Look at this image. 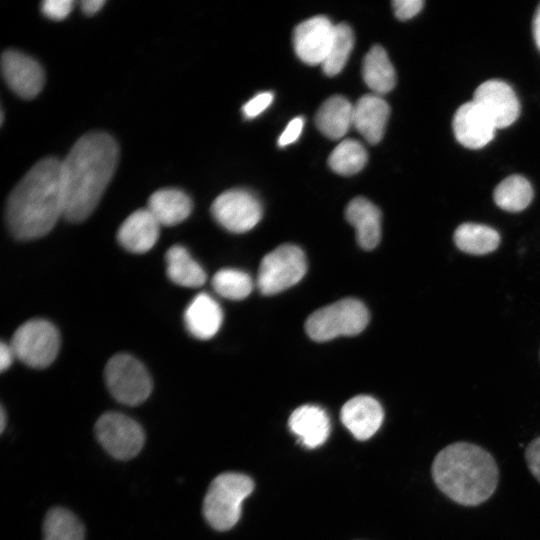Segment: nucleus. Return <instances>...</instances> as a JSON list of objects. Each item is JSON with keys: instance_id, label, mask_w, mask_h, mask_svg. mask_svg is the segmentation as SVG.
<instances>
[{"instance_id": "f257e3e1", "label": "nucleus", "mask_w": 540, "mask_h": 540, "mask_svg": "<svg viewBox=\"0 0 540 540\" xmlns=\"http://www.w3.org/2000/svg\"><path fill=\"white\" fill-rule=\"evenodd\" d=\"M118 145L104 132L79 138L62 163L64 217L81 222L94 211L118 162Z\"/></svg>"}, {"instance_id": "f03ea898", "label": "nucleus", "mask_w": 540, "mask_h": 540, "mask_svg": "<svg viewBox=\"0 0 540 540\" xmlns=\"http://www.w3.org/2000/svg\"><path fill=\"white\" fill-rule=\"evenodd\" d=\"M64 216L62 163L54 157L38 161L11 191L5 220L19 240H33L49 233Z\"/></svg>"}, {"instance_id": "7ed1b4c3", "label": "nucleus", "mask_w": 540, "mask_h": 540, "mask_svg": "<svg viewBox=\"0 0 540 540\" xmlns=\"http://www.w3.org/2000/svg\"><path fill=\"white\" fill-rule=\"evenodd\" d=\"M431 474L437 488L452 501L477 506L487 501L498 485L499 471L493 456L469 442H455L435 456Z\"/></svg>"}, {"instance_id": "20e7f679", "label": "nucleus", "mask_w": 540, "mask_h": 540, "mask_svg": "<svg viewBox=\"0 0 540 540\" xmlns=\"http://www.w3.org/2000/svg\"><path fill=\"white\" fill-rule=\"evenodd\" d=\"M253 489V480L245 474H219L210 483L203 500L207 523L218 531L231 529L240 518L243 500Z\"/></svg>"}, {"instance_id": "39448f33", "label": "nucleus", "mask_w": 540, "mask_h": 540, "mask_svg": "<svg viewBox=\"0 0 540 540\" xmlns=\"http://www.w3.org/2000/svg\"><path fill=\"white\" fill-rule=\"evenodd\" d=\"M368 322L369 312L365 305L357 299L345 298L313 312L305 329L311 339L323 342L359 334Z\"/></svg>"}, {"instance_id": "423d86ee", "label": "nucleus", "mask_w": 540, "mask_h": 540, "mask_svg": "<svg viewBox=\"0 0 540 540\" xmlns=\"http://www.w3.org/2000/svg\"><path fill=\"white\" fill-rule=\"evenodd\" d=\"M104 376L111 395L124 405H139L152 391V380L147 369L129 354H116L110 358Z\"/></svg>"}, {"instance_id": "0eeeda50", "label": "nucleus", "mask_w": 540, "mask_h": 540, "mask_svg": "<svg viewBox=\"0 0 540 540\" xmlns=\"http://www.w3.org/2000/svg\"><path fill=\"white\" fill-rule=\"evenodd\" d=\"M10 345L20 361L29 367L42 369L57 357L60 335L51 322L31 319L18 327Z\"/></svg>"}, {"instance_id": "6e6552de", "label": "nucleus", "mask_w": 540, "mask_h": 540, "mask_svg": "<svg viewBox=\"0 0 540 540\" xmlns=\"http://www.w3.org/2000/svg\"><path fill=\"white\" fill-rule=\"evenodd\" d=\"M304 252L284 244L266 254L259 266L257 286L262 294L273 295L298 283L306 273Z\"/></svg>"}, {"instance_id": "1a4fd4ad", "label": "nucleus", "mask_w": 540, "mask_h": 540, "mask_svg": "<svg viewBox=\"0 0 540 540\" xmlns=\"http://www.w3.org/2000/svg\"><path fill=\"white\" fill-rule=\"evenodd\" d=\"M95 435L107 453L119 460L135 457L145 441L142 427L118 412L102 414L96 422Z\"/></svg>"}, {"instance_id": "9d476101", "label": "nucleus", "mask_w": 540, "mask_h": 540, "mask_svg": "<svg viewBox=\"0 0 540 540\" xmlns=\"http://www.w3.org/2000/svg\"><path fill=\"white\" fill-rule=\"evenodd\" d=\"M211 213L226 230L244 233L260 221L262 206L251 192L244 189H231L223 192L213 201Z\"/></svg>"}, {"instance_id": "9b49d317", "label": "nucleus", "mask_w": 540, "mask_h": 540, "mask_svg": "<svg viewBox=\"0 0 540 540\" xmlns=\"http://www.w3.org/2000/svg\"><path fill=\"white\" fill-rule=\"evenodd\" d=\"M489 116L496 128L513 124L520 113V104L514 90L506 82L491 79L480 84L473 99Z\"/></svg>"}, {"instance_id": "f8f14e48", "label": "nucleus", "mask_w": 540, "mask_h": 540, "mask_svg": "<svg viewBox=\"0 0 540 540\" xmlns=\"http://www.w3.org/2000/svg\"><path fill=\"white\" fill-rule=\"evenodd\" d=\"M2 75L9 88L24 99H32L42 90L45 76L41 65L32 57L6 50L1 57Z\"/></svg>"}, {"instance_id": "ddd939ff", "label": "nucleus", "mask_w": 540, "mask_h": 540, "mask_svg": "<svg viewBox=\"0 0 540 540\" xmlns=\"http://www.w3.org/2000/svg\"><path fill=\"white\" fill-rule=\"evenodd\" d=\"M335 25L325 16L301 22L294 30L296 55L306 64H323L333 40Z\"/></svg>"}, {"instance_id": "4468645a", "label": "nucleus", "mask_w": 540, "mask_h": 540, "mask_svg": "<svg viewBox=\"0 0 540 540\" xmlns=\"http://www.w3.org/2000/svg\"><path fill=\"white\" fill-rule=\"evenodd\" d=\"M452 128L457 141L466 148L480 149L497 129L489 116L473 100L462 104L454 114Z\"/></svg>"}, {"instance_id": "2eb2a0df", "label": "nucleus", "mask_w": 540, "mask_h": 540, "mask_svg": "<svg viewBox=\"0 0 540 540\" xmlns=\"http://www.w3.org/2000/svg\"><path fill=\"white\" fill-rule=\"evenodd\" d=\"M383 417L380 403L368 395H358L349 399L340 412L343 425L358 440L372 437L381 426Z\"/></svg>"}, {"instance_id": "dca6fc26", "label": "nucleus", "mask_w": 540, "mask_h": 540, "mask_svg": "<svg viewBox=\"0 0 540 540\" xmlns=\"http://www.w3.org/2000/svg\"><path fill=\"white\" fill-rule=\"evenodd\" d=\"M160 224L147 209H139L130 214L117 231L119 244L131 253L142 254L156 244Z\"/></svg>"}, {"instance_id": "f3484780", "label": "nucleus", "mask_w": 540, "mask_h": 540, "mask_svg": "<svg viewBox=\"0 0 540 540\" xmlns=\"http://www.w3.org/2000/svg\"><path fill=\"white\" fill-rule=\"evenodd\" d=\"M389 114V105L380 95H364L353 106V127L367 142L377 144L384 135Z\"/></svg>"}, {"instance_id": "a211bd4d", "label": "nucleus", "mask_w": 540, "mask_h": 540, "mask_svg": "<svg viewBox=\"0 0 540 540\" xmlns=\"http://www.w3.org/2000/svg\"><path fill=\"white\" fill-rule=\"evenodd\" d=\"M223 312L207 293L196 295L185 309L184 322L189 333L202 340L213 337L221 327Z\"/></svg>"}, {"instance_id": "6ab92c4d", "label": "nucleus", "mask_w": 540, "mask_h": 540, "mask_svg": "<svg viewBox=\"0 0 540 540\" xmlns=\"http://www.w3.org/2000/svg\"><path fill=\"white\" fill-rule=\"evenodd\" d=\"M290 430L300 442L308 448L322 445L330 432L329 417L315 405H303L296 408L289 417Z\"/></svg>"}, {"instance_id": "aec40b11", "label": "nucleus", "mask_w": 540, "mask_h": 540, "mask_svg": "<svg viewBox=\"0 0 540 540\" xmlns=\"http://www.w3.org/2000/svg\"><path fill=\"white\" fill-rule=\"evenodd\" d=\"M347 221L354 226L358 244L365 250L375 248L381 239V213L368 199L356 197L346 207Z\"/></svg>"}, {"instance_id": "412c9836", "label": "nucleus", "mask_w": 540, "mask_h": 540, "mask_svg": "<svg viewBox=\"0 0 540 540\" xmlns=\"http://www.w3.org/2000/svg\"><path fill=\"white\" fill-rule=\"evenodd\" d=\"M147 209L160 225L173 226L181 223L190 215L192 202L182 190L163 188L150 196Z\"/></svg>"}, {"instance_id": "4be33fe9", "label": "nucleus", "mask_w": 540, "mask_h": 540, "mask_svg": "<svg viewBox=\"0 0 540 540\" xmlns=\"http://www.w3.org/2000/svg\"><path fill=\"white\" fill-rule=\"evenodd\" d=\"M353 106L339 95L328 98L315 116L318 130L333 140L343 137L353 127Z\"/></svg>"}, {"instance_id": "5701e85b", "label": "nucleus", "mask_w": 540, "mask_h": 540, "mask_svg": "<svg viewBox=\"0 0 540 540\" xmlns=\"http://www.w3.org/2000/svg\"><path fill=\"white\" fill-rule=\"evenodd\" d=\"M362 76L374 94H386L394 88L396 73L384 48L375 45L365 55Z\"/></svg>"}, {"instance_id": "b1692460", "label": "nucleus", "mask_w": 540, "mask_h": 540, "mask_svg": "<svg viewBox=\"0 0 540 540\" xmlns=\"http://www.w3.org/2000/svg\"><path fill=\"white\" fill-rule=\"evenodd\" d=\"M165 260L167 275L175 284L187 288H197L205 283V271L185 247L181 245L170 247L166 252Z\"/></svg>"}, {"instance_id": "393cba45", "label": "nucleus", "mask_w": 540, "mask_h": 540, "mask_svg": "<svg viewBox=\"0 0 540 540\" xmlns=\"http://www.w3.org/2000/svg\"><path fill=\"white\" fill-rule=\"evenodd\" d=\"M453 239L461 251L474 255L490 253L496 250L500 243V235L495 229L470 222L459 225Z\"/></svg>"}, {"instance_id": "a878e982", "label": "nucleus", "mask_w": 540, "mask_h": 540, "mask_svg": "<svg viewBox=\"0 0 540 540\" xmlns=\"http://www.w3.org/2000/svg\"><path fill=\"white\" fill-rule=\"evenodd\" d=\"M493 199L499 208L508 212H519L531 203L533 188L523 176L510 175L496 186Z\"/></svg>"}, {"instance_id": "bb28decb", "label": "nucleus", "mask_w": 540, "mask_h": 540, "mask_svg": "<svg viewBox=\"0 0 540 540\" xmlns=\"http://www.w3.org/2000/svg\"><path fill=\"white\" fill-rule=\"evenodd\" d=\"M44 540H84V527L79 519L64 508H53L43 523Z\"/></svg>"}, {"instance_id": "cd10ccee", "label": "nucleus", "mask_w": 540, "mask_h": 540, "mask_svg": "<svg viewBox=\"0 0 540 540\" xmlns=\"http://www.w3.org/2000/svg\"><path fill=\"white\" fill-rule=\"evenodd\" d=\"M367 159L366 149L360 142L346 139L333 149L328 158V164L337 174L353 175L364 168Z\"/></svg>"}, {"instance_id": "c85d7f7f", "label": "nucleus", "mask_w": 540, "mask_h": 540, "mask_svg": "<svg viewBox=\"0 0 540 540\" xmlns=\"http://www.w3.org/2000/svg\"><path fill=\"white\" fill-rule=\"evenodd\" d=\"M354 46V34L346 23L335 25V31L328 54L322 64L328 76L338 74L345 66Z\"/></svg>"}, {"instance_id": "c756f323", "label": "nucleus", "mask_w": 540, "mask_h": 540, "mask_svg": "<svg viewBox=\"0 0 540 540\" xmlns=\"http://www.w3.org/2000/svg\"><path fill=\"white\" fill-rule=\"evenodd\" d=\"M212 286L222 297L241 300L251 293L253 282L251 277L244 271L224 268L214 274Z\"/></svg>"}, {"instance_id": "7c9ffc66", "label": "nucleus", "mask_w": 540, "mask_h": 540, "mask_svg": "<svg viewBox=\"0 0 540 540\" xmlns=\"http://www.w3.org/2000/svg\"><path fill=\"white\" fill-rule=\"evenodd\" d=\"M73 5L71 0H45L41 3V11L52 20H62L72 11Z\"/></svg>"}, {"instance_id": "2f4dec72", "label": "nucleus", "mask_w": 540, "mask_h": 540, "mask_svg": "<svg viewBox=\"0 0 540 540\" xmlns=\"http://www.w3.org/2000/svg\"><path fill=\"white\" fill-rule=\"evenodd\" d=\"M273 93L261 92L244 104L242 112L247 119H252L265 111L273 101Z\"/></svg>"}, {"instance_id": "473e14b6", "label": "nucleus", "mask_w": 540, "mask_h": 540, "mask_svg": "<svg viewBox=\"0 0 540 540\" xmlns=\"http://www.w3.org/2000/svg\"><path fill=\"white\" fill-rule=\"evenodd\" d=\"M392 5L395 16L405 21L417 15L422 10L424 2L422 0H394Z\"/></svg>"}, {"instance_id": "72a5a7b5", "label": "nucleus", "mask_w": 540, "mask_h": 540, "mask_svg": "<svg viewBox=\"0 0 540 540\" xmlns=\"http://www.w3.org/2000/svg\"><path fill=\"white\" fill-rule=\"evenodd\" d=\"M525 459L530 472L540 483V436L528 444Z\"/></svg>"}, {"instance_id": "f704fd0d", "label": "nucleus", "mask_w": 540, "mask_h": 540, "mask_svg": "<svg viewBox=\"0 0 540 540\" xmlns=\"http://www.w3.org/2000/svg\"><path fill=\"white\" fill-rule=\"evenodd\" d=\"M303 126L304 119L302 117L293 118L281 133L278 145L284 147L297 141L302 133Z\"/></svg>"}, {"instance_id": "c9c22d12", "label": "nucleus", "mask_w": 540, "mask_h": 540, "mask_svg": "<svg viewBox=\"0 0 540 540\" xmlns=\"http://www.w3.org/2000/svg\"><path fill=\"white\" fill-rule=\"evenodd\" d=\"M14 357L16 356L11 345L6 344L5 342H1L0 344V370L1 372H4L11 366Z\"/></svg>"}, {"instance_id": "e433bc0d", "label": "nucleus", "mask_w": 540, "mask_h": 540, "mask_svg": "<svg viewBox=\"0 0 540 540\" xmlns=\"http://www.w3.org/2000/svg\"><path fill=\"white\" fill-rule=\"evenodd\" d=\"M105 4L103 0H83L80 2V7L86 15L97 13Z\"/></svg>"}, {"instance_id": "4c0bfd02", "label": "nucleus", "mask_w": 540, "mask_h": 540, "mask_svg": "<svg viewBox=\"0 0 540 540\" xmlns=\"http://www.w3.org/2000/svg\"><path fill=\"white\" fill-rule=\"evenodd\" d=\"M532 30H533L535 43L538 49L540 50V5L537 7L536 12L534 14Z\"/></svg>"}, {"instance_id": "58836bf2", "label": "nucleus", "mask_w": 540, "mask_h": 540, "mask_svg": "<svg viewBox=\"0 0 540 540\" xmlns=\"http://www.w3.org/2000/svg\"><path fill=\"white\" fill-rule=\"evenodd\" d=\"M0 418H1V422H0L1 432H3L5 428V424H6V413L3 406L1 407Z\"/></svg>"}]
</instances>
